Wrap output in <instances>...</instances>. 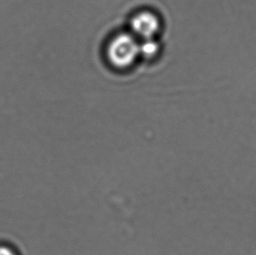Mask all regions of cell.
<instances>
[{
    "mask_svg": "<svg viewBox=\"0 0 256 255\" xmlns=\"http://www.w3.org/2000/svg\"><path fill=\"white\" fill-rule=\"evenodd\" d=\"M107 56L111 65L114 68H128L140 56L139 42L134 35H116L108 44Z\"/></svg>",
    "mask_w": 256,
    "mask_h": 255,
    "instance_id": "obj_1",
    "label": "cell"
},
{
    "mask_svg": "<svg viewBox=\"0 0 256 255\" xmlns=\"http://www.w3.org/2000/svg\"><path fill=\"white\" fill-rule=\"evenodd\" d=\"M160 51V45L155 38L142 40L139 42V52L140 56L146 59H153Z\"/></svg>",
    "mask_w": 256,
    "mask_h": 255,
    "instance_id": "obj_3",
    "label": "cell"
},
{
    "mask_svg": "<svg viewBox=\"0 0 256 255\" xmlns=\"http://www.w3.org/2000/svg\"><path fill=\"white\" fill-rule=\"evenodd\" d=\"M160 21L155 14L142 12L135 15L130 22L133 34L142 40L155 38L160 30Z\"/></svg>",
    "mask_w": 256,
    "mask_h": 255,
    "instance_id": "obj_2",
    "label": "cell"
},
{
    "mask_svg": "<svg viewBox=\"0 0 256 255\" xmlns=\"http://www.w3.org/2000/svg\"><path fill=\"white\" fill-rule=\"evenodd\" d=\"M0 255H15V254L8 248L0 246Z\"/></svg>",
    "mask_w": 256,
    "mask_h": 255,
    "instance_id": "obj_4",
    "label": "cell"
}]
</instances>
